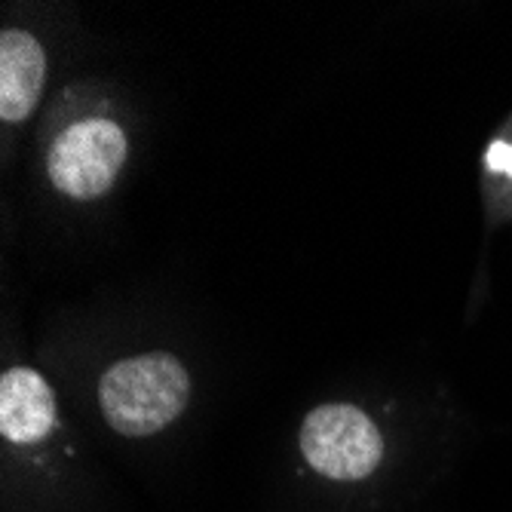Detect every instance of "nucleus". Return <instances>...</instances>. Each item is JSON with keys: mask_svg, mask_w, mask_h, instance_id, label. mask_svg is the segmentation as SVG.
<instances>
[{"mask_svg": "<svg viewBox=\"0 0 512 512\" xmlns=\"http://www.w3.org/2000/svg\"><path fill=\"white\" fill-rule=\"evenodd\" d=\"M126 163V135L111 120H80L50 148L46 169L53 184L74 200H96L111 191Z\"/></svg>", "mask_w": 512, "mask_h": 512, "instance_id": "obj_3", "label": "nucleus"}, {"mask_svg": "<svg viewBox=\"0 0 512 512\" xmlns=\"http://www.w3.org/2000/svg\"><path fill=\"white\" fill-rule=\"evenodd\" d=\"M46 59L40 43L25 31H4L0 37V117L7 123L25 120L43 92Z\"/></svg>", "mask_w": 512, "mask_h": 512, "instance_id": "obj_5", "label": "nucleus"}, {"mask_svg": "<svg viewBox=\"0 0 512 512\" xmlns=\"http://www.w3.org/2000/svg\"><path fill=\"white\" fill-rule=\"evenodd\" d=\"M485 163H488V169H494V172L512 175V145H509V142H494V145L488 148V154H485Z\"/></svg>", "mask_w": 512, "mask_h": 512, "instance_id": "obj_6", "label": "nucleus"}, {"mask_svg": "<svg viewBox=\"0 0 512 512\" xmlns=\"http://www.w3.org/2000/svg\"><path fill=\"white\" fill-rule=\"evenodd\" d=\"M56 424V396L37 371L13 368L0 381V433L10 442H40Z\"/></svg>", "mask_w": 512, "mask_h": 512, "instance_id": "obj_4", "label": "nucleus"}, {"mask_svg": "<svg viewBox=\"0 0 512 512\" xmlns=\"http://www.w3.org/2000/svg\"><path fill=\"white\" fill-rule=\"evenodd\" d=\"M301 451L319 476L356 482L378 470L384 439L356 405H319L304 417Z\"/></svg>", "mask_w": 512, "mask_h": 512, "instance_id": "obj_2", "label": "nucleus"}, {"mask_svg": "<svg viewBox=\"0 0 512 512\" xmlns=\"http://www.w3.org/2000/svg\"><path fill=\"white\" fill-rule=\"evenodd\" d=\"M191 396V378L169 353H148L111 365L99 399L105 421L120 436H151L172 424Z\"/></svg>", "mask_w": 512, "mask_h": 512, "instance_id": "obj_1", "label": "nucleus"}]
</instances>
